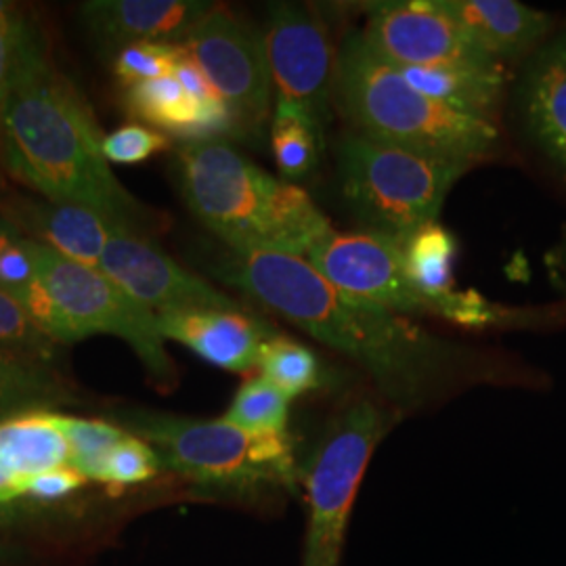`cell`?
Masks as SVG:
<instances>
[{
  "label": "cell",
  "mask_w": 566,
  "mask_h": 566,
  "mask_svg": "<svg viewBox=\"0 0 566 566\" xmlns=\"http://www.w3.org/2000/svg\"><path fill=\"white\" fill-rule=\"evenodd\" d=\"M219 275L361 367L397 416L426 411L497 378L495 364L479 350L344 294L303 256L231 252Z\"/></svg>",
  "instance_id": "cell-1"
},
{
  "label": "cell",
  "mask_w": 566,
  "mask_h": 566,
  "mask_svg": "<svg viewBox=\"0 0 566 566\" xmlns=\"http://www.w3.org/2000/svg\"><path fill=\"white\" fill-rule=\"evenodd\" d=\"M11 93L0 118L7 170L49 202L84 206L149 235L151 212L114 177L91 107L21 18L11 28Z\"/></svg>",
  "instance_id": "cell-2"
},
{
  "label": "cell",
  "mask_w": 566,
  "mask_h": 566,
  "mask_svg": "<svg viewBox=\"0 0 566 566\" xmlns=\"http://www.w3.org/2000/svg\"><path fill=\"white\" fill-rule=\"evenodd\" d=\"M177 168L189 210L231 252L304 259L332 231L303 187L271 177L227 142L182 143Z\"/></svg>",
  "instance_id": "cell-3"
},
{
  "label": "cell",
  "mask_w": 566,
  "mask_h": 566,
  "mask_svg": "<svg viewBox=\"0 0 566 566\" xmlns=\"http://www.w3.org/2000/svg\"><path fill=\"white\" fill-rule=\"evenodd\" d=\"M334 103L355 133L472 166L500 142L495 120L455 112L416 91L361 30L348 32L336 53Z\"/></svg>",
  "instance_id": "cell-4"
},
{
  "label": "cell",
  "mask_w": 566,
  "mask_h": 566,
  "mask_svg": "<svg viewBox=\"0 0 566 566\" xmlns=\"http://www.w3.org/2000/svg\"><path fill=\"white\" fill-rule=\"evenodd\" d=\"M122 422L156 449L163 468L193 485L231 497L296 493L303 470L292 437H264L221 420L128 409Z\"/></svg>",
  "instance_id": "cell-5"
},
{
  "label": "cell",
  "mask_w": 566,
  "mask_h": 566,
  "mask_svg": "<svg viewBox=\"0 0 566 566\" xmlns=\"http://www.w3.org/2000/svg\"><path fill=\"white\" fill-rule=\"evenodd\" d=\"M472 164L416 151L361 133H346L336 149L344 202L367 227L403 243L437 223L451 187Z\"/></svg>",
  "instance_id": "cell-6"
},
{
  "label": "cell",
  "mask_w": 566,
  "mask_h": 566,
  "mask_svg": "<svg viewBox=\"0 0 566 566\" xmlns=\"http://www.w3.org/2000/svg\"><path fill=\"white\" fill-rule=\"evenodd\" d=\"M395 422V411L374 399H357L325 428L303 470L306 523L301 566H343L365 470Z\"/></svg>",
  "instance_id": "cell-7"
},
{
  "label": "cell",
  "mask_w": 566,
  "mask_h": 566,
  "mask_svg": "<svg viewBox=\"0 0 566 566\" xmlns=\"http://www.w3.org/2000/svg\"><path fill=\"white\" fill-rule=\"evenodd\" d=\"M25 242L34 254L39 280L60 304L76 343L93 334L118 336L137 353L154 385L163 390L177 385V367L166 353L151 308L137 303L99 269L72 263L44 243L28 238Z\"/></svg>",
  "instance_id": "cell-8"
},
{
  "label": "cell",
  "mask_w": 566,
  "mask_h": 566,
  "mask_svg": "<svg viewBox=\"0 0 566 566\" xmlns=\"http://www.w3.org/2000/svg\"><path fill=\"white\" fill-rule=\"evenodd\" d=\"M182 49L233 112L242 139H263L275 99L263 32L229 9L212 7Z\"/></svg>",
  "instance_id": "cell-9"
},
{
  "label": "cell",
  "mask_w": 566,
  "mask_h": 566,
  "mask_svg": "<svg viewBox=\"0 0 566 566\" xmlns=\"http://www.w3.org/2000/svg\"><path fill=\"white\" fill-rule=\"evenodd\" d=\"M263 34L275 102L294 103L325 133L336 53L324 21L308 7L273 2Z\"/></svg>",
  "instance_id": "cell-10"
},
{
  "label": "cell",
  "mask_w": 566,
  "mask_h": 566,
  "mask_svg": "<svg viewBox=\"0 0 566 566\" xmlns=\"http://www.w3.org/2000/svg\"><path fill=\"white\" fill-rule=\"evenodd\" d=\"M365 41L399 67L500 70L495 60L437 7L434 0L367 4Z\"/></svg>",
  "instance_id": "cell-11"
},
{
  "label": "cell",
  "mask_w": 566,
  "mask_h": 566,
  "mask_svg": "<svg viewBox=\"0 0 566 566\" xmlns=\"http://www.w3.org/2000/svg\"><path fill=\"white\" fill-rule=\"evenodd\" d=\"M344 294L399 315L432 313L434 303L411 282L401 243L376 231H329L304 256Z\"/></svg>",
  "instance_id": "cell-12"
},
{
  "label": "cell",
  "mask_w": 566,
  "mask_h": 566,
  "mask_svg": "<svg viewBox=\"0 0 566 566\" xmlns=\"http://www.w3.org/2000/svg\"><path fill=\"white\" fill-rule=\"evenodd\" d=\"M99 271L156 315L193 308H242L164 254L147 235L120 224L112 227Z\"/></svg>",
  "instance_id": "cell-13"
},
{
  "label": "cell",
  "mask_w": 566,
  "mask_h": 566,
  "mask_svg": "<svg viewBox=\"0 0 566 566\" xmlns=\"http://www.w3.org/2000/svg\"><path fill=\"white\" fill-rule=\"evenodd\" d=\"M164 340L187 346L206 364L235 374L259 367L263 344L275 336L273 327L243 308H193L158 313Z\"/></svg>",
  "instance_id": "cell-14"
},
{
  "label": "cell",
  "mask_w": 566,
  "mask_h": 566,
  "mask_svg": "<svg viewBox=\"0 0 566 566\" xmlns=\"http://www.w3.org/2000/svg\"><path fill=\"white\" fill-rule=\"evenodd\" d=\"M212 7L202 0H91L82 2L81 20L97 41L120 49L135 42L182 44Z\"/></svg>",
  "instance_id": "cell-15"
},
{
  "label": "cell",
  "mask_w": 566,
  "mask_h": 566,
  "mask_svg": "<svg viewBox=\"0 0 566 566\" xmlns=\"http://www.w3.org/2000/svg\"><path fill=\"white\" fill-rule=\"evenodd\" d=\"M465 34L495 60L518 57L544 41L552 18L516 0H434Z\"/></svg>",
  "instance_id": "cell-16"
},
{
  "label": "cell",
  "mask_w": 566,
  "mask_h": 566,
  "mask_svg": "<svg viewBox=\"0 0 566 566\" xmlns=\"http://www.w3.org/2000/svg\"><path fill=\"white\" fill-rule=\"evenodd\" d=\"M523 112L535 143L566 172V34L547 42L528 63Z\"/></svg>",
  "instance_id": "cell-17"
},
{
  "label": "cell",
  "mask_w": 566,
  "mask_h": 566,
  "mask_svg": "<svg viewBox=\"0 0 566 566\" xmlns=\"http://www.w3.org/2000/svg\"><path fill=\"white\" fill-rule=\"evenodd\" d=\"M13 224H23L39 240L72 263L99 269L112 223L99 212L76 203L23 202L13 206Z\"/></svg>",
  "instance_id": "cell-18"
},
{
  "label": "cell",
  "mask_w": 566,
  "mask_h": 566,
  "mask_svg": "<svg viewBox=\"0 0 566 566\" xmlns=\"http://www.w3.org/2000/svg\"><path fill=\"white\" fill-rule=\"evenodd\" d=\"M0 464L21 479L70 465V447L61 430L60 413L32 409L0 420Z\"/></svg>",
  "instance_id": "cell-19"
},
{
  "label": "cell",
  "mask_w": 566,
  "mask_h": 566,
  "mask_svg": "<svg viewBox=\"0 0 566 566\" xmlns=\"http://www.w3.org/2000/svg\"><path fill=\"white\" fill-rule=\"evenodd\" d=\"M399 67V65H397ZM405 81L426 97L468 116L495 120L506 74L500 70L470 67H399Z\"/></svg>",
  "instance_id": "cell-20"
},
{
  "label": "cell",
  "mask_w": 566,
  "mask_h": 566,
  "mask_svg": "<svg viewBox=\"0 0 566 566\" xmlns=\"http://www.w3.org/2000/svg\"><path fill=\"white\" fill-rule=\"evenodd\" d=\"M124 103L133 116L149 122L182 143L189 142L203 105L196 102L172 74L128 86Z\"/></svg>",
  "instance_id": "cell-21"
},
{
  "label": "cell",
  "mask_w": 566,
  "mask_h": 566,
  "mask_svg": "<svg viewBox=\"0 0 566 566\" xmlns=\"http://www.w3.org/2000/svg\"><path fill=\"white\" fill-rule=\"evenodd\" d=\"M271 149L283 181H301L322 158L325 133L294 103L275 102L271 118Z\"/></svg>",
  "instance_id": "cell-22"
},
{
  "label": "cell",
  "mask_w": 566,
  "mask_h": 566,
  "mask_svg": "<svg viewBox=\"0 0 566 566\" xmlns=\"http://www.w3.org/2000/svg\"><path fill=\"white\" fill-rule=\"evenodd\" d=\"M401 250L411 282L434 303L439 315V304L453 292V261L458 254L455 238L443 224L430 223L405 240Z\"/></svg>",
  "instance_id": "cell-23"
},
{
  "label": "cell",
  "mask_w": 566,
  "mask_h": 566,
  "mask_svg": "<svg viewBox=\"0 0 566 566\" xmlns=\"http://www.w3.org/2000/svg\"><path fill=\"white\" fill-rule=\"evenodd\" d=\"M63 401H67V392L46 365L0 350V420Z\"/></svg>",
  "instance_id": "cell-24"
},
{
  "label": "cell",
  "mask_w": 566,
  "mask_h": 566,
  "mask_svg": "<svg viewBox=\"0 0 566 566\" xmlns=\"http://www.w3.org/2000/svg\"><path fill=\"white\" fill-rule=\"evenodd\" d=\"M259 369L264 380L275 386L290 401L322 388L325 382L317 355L308 346L280 334L263 344Z\"/></svg>",
  "instance_id": "cell-25"
},
{
  "label": "cell",
  "mask_w": 566,
  "mask_h": 566,
  "mask_svg": "<svg viewBox=\"0 0 566 566\" xmlns=\"http://www.w3.org/2000/svg\"><path fill=\"white\" fill-rule=\"evenodd\" d=\"M290 399L263 376L248 378L235 392L224 420L252 434H290Z\"/></svg>",
  "instance_id": "cell-26"
},
{
  "label": "cell",
  "mask_w": 566,
  "mask_h": 566,
  "mask_svg": "<svg viewBox=\"0 0 566 566\" xmlns=\"http://www.w3.org/2000/svg\"><path fill=\"white\" fill-rule=\"evenodd\" d=\"M60 426L70 447V465L86 481L102 483L105 465L114 447L124 439V428L103 420L61 416Z\"/></svg>",
  "instance_id": "cell-27"
},
{
  "label": "cell",
  "mask_w": 566,
  "mask_h": 566,
  "mask_svg": "<svg viewBox=\"0 0 566 566\" xmlns=\"http://www.w3.org/2000/svg\"><path fill=\"white\" fill-rule=\"evenodd\" d=\"M55 343L30 322L20 301L0 290V350L32 364L46 365Z\"/></svg>",
  "instance_id": "cell-28"
},
{
  "label": "cell",
  "mask_w": 566,
  "mask_h": 566,
  "mask_svg": "<svg viewBox=\"0 0 566 566\" xmlns=\"http://www.w3.org/2000/svg\"><path fill=\"white\" fill-rule=\"evenodd\" d=\"M160 470L163 462L154 447L137 434H124L120 443L109 453L102 483L112 493H120L126 486L149 483Z\"/></svg>",
  "instance_id": "cell-29"
},
{
  "label": "cell",
  "mask_w": 566,
  "mask_h": 566,
  "mask_svg": "<svg viewBox=\"0 0 566 566\" xmlns=\"http://www.w3.org/2000/svg\"><path fill=\"white\" fill-rule=\"evenodd\" d=\"M182 44L166 42H135L118 49L116 76L128 88L139 82L156 81L170 76L177 61L181 60Z\"/></svg>",
  "instance_id": "cell-30"
},
{
  "label": "cell",
  "mask_w": 566,
  "mask_h": 566,
  "mask_svg": "<svg viewBox=\"0 0 566 566\" xmlns=\"http://www.w3.org/2000/svg\"><path fill=\"white\" fill-rule=\"evenodd\" d=\"M170 147L168 137L142 124H124L103 139V156L107 163L139 164Z\"/></svg>",
  "instance_id": "cell-31"
},
{
  "label": "cell",
  "mask_w": 566,
  "mask_h": 566,
  "mask_svg": "<svg viewBox=\"0 0 566 566\" xmlns=\"http://www.w3.org/2000/svg\"><path fill=\"white\" fill-rule=\"evenodd\" d=\"M20 301L30 322L46 334L55 344H74V334L67 317L63 315L60 304L53 298V294L46 290V285L36 277L23 292L15 296Z\"/></svg>",
  "instance_id": "cell-32"
},
{
  "label": "cell",
  "mask_w": 566,
  "mask_h": 566,
  "mask_svg": "<svg viewBox=\"0 0 566 566\" xmlns=\"http://www.w3.org/2000/svg\"><path fill=\"white\" fill-rule=\"evenodd\" d=\"M439 317L465 327H489L504 324L507 313L504 308L485 301L476 292H451L441 301Z\"/></svg>",
  "instance_id": "cell-33"
},
{
  "label": "cell",
  "mask_w": 566,
  "mask_h": 566,
  "mask_svg": "<svg viewBox=\"0 0 566 566\" xmlns=\"http://www.w3.org/2000/svg\"><path fill=\"white\" fill-rule=\"evenodd\" d=\"M39 277L36 261L25 242V238H18L4 248L0 254V290L18 296L30 283Z\"/></svg>",
  "instance_id": "cell-34"
},
{
  "label": "cell",
  "mask_w": 566,
  "mask_h": 566,
  "mask_svg": "<svg viewBox=\"0 0 566 566\" xmlns=\"http://www.w3.org/2000/svg\"><path fill=\"white\" fill-rule=\"evenodd\" d=\"M86 483V479L72 465H61L46 470L36 476H30L25 481L23 497L36 500V502H57L74 491H78Z\"/></svg>",
  "instance_id": "cell-35"
},
{
  "label": "cell",
  "mask_w": 566,
  "mask_h": 566,
  "mask_svg": "<svg viewBox=\"0 0 566 566\" xmlns=\"http://www.w3.org/2000/svg\"><path fill=\"white\" fill-rule=\"evenodd\" d=\"M20 15L0 23V118L11 93V72H13V49H11V28Z\"/></svg>",
  "instance_id": "cell-36"
},
{
  "label": "cell",
  "mask_w": 566,
  "mask_h": 566,
  "mask_svg": "<svg viewBox=\"0 0 566 566\" xmlns=\"http://www.w3.org/2000/svg\"><path fill=\"white\" fill-rule=\"evenodd\" d=\"M25 481L15 472H11L4 464H0V506H9L11 502L23 497Z\"/></svg>",
  "instance_id": "cell-37"
},
{
  "label": "cell",
  "mask_w": 566,
  "mask_h": 566,
  "mask_svg": "<svg viewBox=\"0 0 566 566\" xmlns=\"http://www.w3.org/2000/svg\"><path fill=\"white\" fill-rule=\"evenodd\" d=\"M15 238H18V229L9 223V221L0 219V254L4 252V248L13 242Z\"/></svg>",
  "instance_id": "cell-38"
},
{
  "label": "cell",
  "mask_w": 566,
  "mask_h": 566,
  "mask_svg": "<svg viewBox=\"0 0 566 566\" xmlns=\"http://www.w3.org/2000/svg\"><path fill=\"white\" fill-rule=\"evenodd\" d=\"M18 13H15V9H13V4L11 2H2L0 0V23H4V21L13 20Z\"/></svg>",
  "instance_id": "cell-39"
},
{
  "label": "cell",
  "mask_w": 566,
  "mask_h": 566,
  "mask_svg": "<svg viewBox=\"0 0 566 566\" xmlns=\"http://www.w3.org/2000/svg\"><path fill=\"white\" fill-rule=\"evenodd\" d=\"M4 514H9V506H0V518H2Z\"/></svg>",
  "instance_id": "cell-40"
},
{
  "label": "cell",
  "mask_w": 566,
  "mask_h": 566,
  "mask_svg": "<svg viewBox=\"0 0 566 566\" xmlns=\"http://www.w3.org/2000/svg\"><path fill=\"white\" fill-rule=\"evenodd\" d=\"M2 554H4V547L0 546V556H2Z\"/></svg>",
  "instance_id": "cell-41"
}]
</instances>
